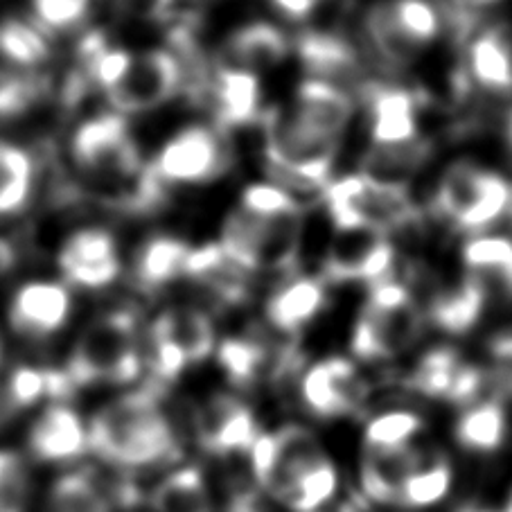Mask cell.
<instances>
[{
  "mask_svg": "<svg viewBox=\"0 0 512 512\" xmlns=\"http://www.w3.org/2000/svg\"><path fill=\"white\" fill-rule=\"evenodd\" d=\"M217 359L222 364L226 377L231 379V384L246 388L258 379L264 359H267V350L255 339L231 337L219 346Z\"/></svg>",
  "mask_w": 512,
  "mask_h": 512,
  "instance_id": "44",
  "label": "cell"
},
{
  "mask_svg": "<svg viewBox=\"0 0 512 512\" xmlns=\"http://www.w3.org/2000/svg\"><path fill=\"white\" fill-rule=\"evenodd\" d=\"M488 289L476 276H467L456 287L440 291L431 300L429 316L436 328L447 334H467L479 323Z\"/></svg>",
  "mask_w": 512,
  "mask_h": 512,
  "instance_id": "29",
  "label": "cell"
},
{
  "mask_svg": "<svg viewBox=\"0 0 512 512\" xmlns=\"http://www.w3.org/2000/svg\"><path fill=\"white\" fill-rule=\"evenodd\" d=\"M174 0H118V7L125 14L140 21H163L170 16Z\"/></svg>",
  "mask_w": 512,
  "mask_h": 512,
  "instance_id": "50",
  "label": "cell"
},
{
  "mask_svg": "<svg viewBox=\"0 0 512 512\" xmlns=\"http://www.w3.org/2000/svg\"><path fill=\"white\" fill-rule=\"evenodd\" d=\"M339 488L337 467L328 456L316 461L310 470H305L291 485L282 503L294 512H316L328 503Z\"/></svg>",
  "mask_w": 512,
  "mask_h": 512,
  "instance_id": "39",
  "label": "cell"
},
{
  "mask_svg": "<svg viewBox=\"0 0 512 512\" xmlns=\"http://www.w3.org/2000/svg\"><path fill=\"white\" fill-rule=\"evenodd\" d=\"M91 454L122 472L149 470L179 458V440L156 388H138L102 404L88 420Z\"/></svg>",
  "mask_w": 512,
  "mask_h": 512,
  "instance_id": "1",
  "label": "cell"
},
{
  "mask_svg": "<svg viewBox=\"0 0 512 512\" xmlns=\"http://www.w3.org/2000/svg\"><path fill=\"white\" fill-rule=\"evenodd\" d=\"M300 217L267 219L237 208L222 228L224 253L244 271H287L296 264Z\"/></svg>",
  "mask_w": 512,
  "mask_h": 512,
  "instance_id": "8",
  "label": "cell"
},
{
  "mask_svg": "<svg viewBox=\"0 0 512 512\" xmlns=\"http://www.w3.org/2000/svg\"><path fill=\"white\" fill-rule=\"evenodd\" d=\"M436 208L461 231H485L506 215L512 217V185L479 165L454 163L438 183Z\"/></svg>",
  "mask_w": 512,
  "mask_h": 512,
  "instance_id": "7",
  "label": "cell"
},
{
  "mask_svg": "<svg viewBox=\"0 0 512 512\" xmlns=\"http://www.w3.org/2000/svg\"><path fill=\"white\" fill-rule=\"evenodd\" d=\"M37 185V165L21 145L0 138V219L28 208Z\"/></svg>",
  "mask_w": 512,
  "mask_h": 512,
  "instance_id": "31",
  "label": "cell"
},
{
  "mask_svg": "<svg viewBox=\"0 0 512 512\" xmlns=\"http://www.w3.org/2000/svg\"><path fill=\"white\" fill-rule=\"evenodd\" d=\"M264 154L269 174L285 192H323L328 188L339 140L325 138L307 129L291 109L262 113Z\"/></svg>",
  "mask_w": 512,
  "mask_h": 512,
  "instance_id": "3",
  "label": "cell"
},
{
  "mask_svg": "<svg viewBox=\"0 0 512 512\" xmlns=\"http://www.w3.org/2000/svg\"><path fill=\"white\" fill-rule=\"evenodd\" d=\"M508 420L499 402H481L467 409L456 422V438L472 452H494L506 438Z\"/></svg>",
  "mask_w": 512,
  "mask_h": 512,
  "instance_id": "36",
  "label": "cell"
},
{
  "mask_svg": "<svg viewBox=\"0 0 512 512\" xmlns=\"http://www.w3.org/2000/svg\"><path fill=\"white\" fill-rule=\"evenodd\" d=\"M143 355L138 323L131 312H109L91 321L70 352L64 375L73 388L93 384L125 386L138 379Z\"/></svg>",
  "mask_w": 512,
  "mask_h": 512,
  "instance_id": "4",
  "label": "cell"
},
{
  "mask_svg": "<svg viewBox=\"0 0 512 512\" xmlns=\"http://www.w3.org/2000/svg\"><path fill=\"white\" fill-rule=\"evenodd\" d=\"M470 75L474 82L494 93L512 91V48L501 30H485L472 41Z\"/></svg>",
  "mask_w": 512,
  "mask_h": 512,
  "instance_id": "34",
  "label": "cell"
},
{
  "mask_svg": "<svg viewBox=\"0 0 512 512\" xmlns=\"http://www.w3.org/2000/svg\"><path fill=\"white\" fill-rule=\"evenodd\" d=\"M271 3L276 5L278 12L289 16V19L300 21L314 12V7L319 5V0H271Z\"/></svg>",
  "mask_w": 512,
  "mask_h": 512,
  "instance_id": "51",
  "label": "cell"
},
{
  "mask_svg": "<svg viewBox=\"0 0 512 512\" xmlns=\"http://www.w3.org/2000/svg\"><path fill=\"white\" fill-rule=\"evenodd\" d=\"M449 488H452V465L447 463V458L436 456L427 461L422 456L416 470L411 472L409 479L402 485L400 501L397 503L409 508L434 506V503L445 499Z\"/></svg>",
  "mask_w": 512,
  "mask_h": 512,
  "instance_id": "37",
  "label": "cell"
},
{
  "mask_svg": "<svg viewBox=\"0 0 512 512\" xmlns=\"http://www.w3.org/2000/svg\"><path fill=\"white\" fill-rule=\"evenodd\" d=\"M289 43L276 25L271 23H251L237 30L228 41L226 52L228 66H237L258 75V70H269L278 66L287 57Z\"/></svg>",
  "mask_w": 512,
  "mask_h": 512,
  "instance_id": "27",
  "label": "cell"
},
{
  "mask_svg": "<svg viewBox=\"0 0 512 512\" xmlns=\"http://www.w3.org/2000/svg\"><path fill=\"white\" fill-rule=\"evenodd\" d=\"M156 179L167 185H199L226 172L228 152L213 129L188 127L158 149L152 163Z\"/></svg>",
  "mask_w": 512,
  "mask_h": 512,
  "instance_id": "12",
  "label": "cell"
},
{
  "mask_svg": "<svg viewBox=\"0 0 512 512\" xmlns=\"http://www.w3.org/2000/svg\"><path fill=\"white\" fill-rule=\"evenodd\" d=\"M463 262L485 289L512 300V240L503 235H481L463 246Z\"/></svg>",
  "mask_w": 512,
  "mask_h": 512,
  "instance_id": "30",
  "label": "cell"
},
{
  "mask_svg": "<svg viewBox=\"0 0 512 512\" xmlns=\"http://www.w3.org/2000/svg\"><path fill=\"white\" fill-rule=\"evenodd\" d=\"M185 278L206 287L224 305H242L251 291V273L228 258L219 244L190 249Z\"/></svg>",
  "mask_w": 512,
  "mask_h": 512,
  "instance_id": "23",
  "label": "cell"
},
{
  "mask_svg": "<svg viewBox=\"0 0 512 512\" xmlns=\"http://www.w3.org/2000/svg\"><path fill=\"white\" fill-rule=\"evenodd\" d=\"M420 461L422 454L413 447L366 449L361 461V488L377 503H397L402 485Z\"/></svg>",
  "mask_w": 512,
  "mask_h": 512,
  "instance_id": "24",
  "label": "cell"
},
{
  "mask_svg": "<svg viewBox=\"0 0 512 512\" xmlns=\"http://www.w3.org/2000/svg\"><path fill=\"white\" fill-rule=\"evenodd\" d=\"M289 109L307 129L332 140H341L352 120L350 95L341 86L314 77L298 86L296 100Z\"/></svg>",
  "mask_w": 512,
  "mask_h": 512,
  "instance_id": "21",
  "label": "cell"
},
{
  "mask_svg": "<svg viewBox=\"0 0 512 512\" xmlns=\"http://www.w3.org/2000/svg\"><path fill=\"white\" fill-rule=\"evenodd\" d=\"M420 332L422 312L411 291L402 282L386 278L370 287L352 334V352L368 361L391 359L411 348Z\"/></svg>",
  "mask_w": 512,
  "mask_h": 512,
  "instance_id": "5",
  "label": "cell"
},
{
  "mask_svg": "<svg viewBox=\"0 0 512 512\" xmlns=\"http://www.w3.org/2000/svg\"><path fill=\"white\" fill-rule=\"evenodd\" d=\"M431 154H434V147L420 138L404 145L373 147L361 161V174L377 183L406 188V181L429 161Z\"/></svg>",
  "mask_w": 512,
  "mask_h": 512,
  "instance_id": "32",
  "label": "cell"
},
{
  "mask_svg": "<svg viewBox=\"0 0 512 512\" xmlns=\"http://www.w3.org/2000/svg\"><path fill=\"white\" fill-rule=\"evenodd\" d=\"M467 5H492V3H497V0H465Z\"/></svg>",
  "mask_w": 512,
  "mask_h": 512,
  "instance_id": "54",
  "label": "cell"
},
{
  "mask_svg": "<svg viewBox=\"0 0 512 512\" xmlns=\"http://www.w3.org/2000/svg\"><path fill=\"white\" fill-rule=\"evenodd\" d=\"M490 355L499 359L501 364H512V328L501 330L490 339Z\"/></svg>",
  "mask_w": 512,
  "mask_h": 512,
  "instance_id": "52",
  "label": "cell"
},
{
  "mask_svg": "<svg viewBox=\"0 0 512 512\" xmlns=\"http://www.w3.org/2000/svg\"><path fill=\"white\" fill-rule=\"evenodd\" d=\"M298 57L314 79L339 86L341 79L355 82L361 73L355 48L330 32H305L296 41Z\"/></svg>",
  "mask_w": 512,
  "mask_h": 512,
  "instance_id": "25",
  "label": "cell"
},
{
  "mask_svg": "<svg viewBox=\"0 0 512 512\" xmlns=\"http://www.w3.org/2000/svg\"><path fill=\"white\" fill-rule=\"evenodd\" d=\"M0 52L16 68L34 73V68L48 59L50 43L37 25L12 19L0 23Z\"/></svg>",
  "mask_w": 512,
  "mask_h": 512,
  "instance_id": "38",
  "label": "cell"
},
{
  "mask_svg": "<svg viewBox=\"0 0 512 512\" xmlns=\"http://www.w3.org/2000/svg\"><path fill=\"white\" fill-rule=\"evenodd\" d=\"M461 357L452 348H434L418 361L413 373L406 379L413 391L429 397H447L454 377L461 368Z\"/></svg>",
  "mask_w": 512,
  "mask_h": 512,
  "instance_id": "42",
  "label": "cell"
},
{
  "mask_svg": "<svg viewBox=\"0 0 512 512\" xmlns=\"http://www.w3.org/2000/svg\"><path fill=\"white\" fill-rule=\"evenodd\" d=\"M215 348V328L194 307H172L149 328V370L158 382H174L185 368L206 359Z\"/></svg>",
  "mask_w": 512,
  "mask_h": 512,
  "instance_id": "9",
  "label": "cell"
},
{
  "mask_svg": "<svg viewBox=\"0 0 512 512\" xmlns=\"http://www.w3.org/2000/svg\"><path fill=\"white\" fill-rule=\"evenodd\" d=\"M325 285L319 278H296L282 285L267 303V319L282 334H298L325 307Z\"/></svg>",
  "mask_w": 512,
  "mask_h": 512,
  "instance_id": "26",
  "label": "cell"
},
{
  "mask_svg": "<svg viewBox=\"0 0 512 512\" xmlns=\"http://www.w3.org/2000/svg\"><path fill=\"white\" fill-rule=\"evenodd\" d=\"M194 429L199 445L215 456L251 452L260 436L249 406L231 395L208 397L199 406Z\"/></svg>",
  "mask_w": 512,
  "mask_h": 512,
  "instance_id": "17",
  "label": "cell"
},
{
  "mask_svg": "<svg viewBox=\"0 0 512 512\" xmlns=\"http://www.w3.org/2000/svg\"><path fill=\"white\" fill-rule=\"evenodd\" d=\"M41 97V77L16 68L0 52V118L28 111Z\"/></svg>",
  "mask_w": 512,
  "mask_h": 512,
  "instance_id": "43",
  "label": "cell"
},
{
  "mask_svg": "<svg viewBox=\"0 0 512 512\" xmlns=\"http://www.w3.org/2000/svg\"><path fill=\"white\" fill-rule=\"evenodd\" d=\"M46 512H116V503L91 472L70 470L52 481Z\"/></svg>",
  "mask_w": 512,
  "mask_h": 512,
  "instance_id": "33",
  "label": "cell"
},
{
  "mask_svg": "<svg viewBox=\"0 0 512 512\" xmlns=\"http://www.w3.org/2000/svg\"><path fill=\"white\" fill-rule=\"evenodd\" d=\"M366 32L375 50L391 66H409L418 57L420 48L404 37L400 25L395 23L391 3H377L366 16Z\"/></svg>",
  "mask_w": 512,
  "mask_h": 512,
  "instance_id": "40",
  "label": "cell"
},
{
  "mask_svg": "<svg viewBox=\"0 0 512 512\" xmlns=\"http://www.w3.org/2000/svg\"><path fill=\"white\" fill-rule=\"evenodd\" d=\"M34 479L30 465L14 449L0 447V512H30Z\"/></svg>",
  "mask_w": 512,
  "mask_h": 512,
  "instance_id": "41",
  "label": "cell"
},
{
  "mask_svg": "<svg viewBox=\"0 0 512 512\" xmlns=\"http://www.w3.org/2000/svg\"><path fill=\"white\" fill-rule=\"evenodd\" d=\"M70 391L73 386L64 373L10 366L0 355V429H5L19 413L37 404L41 397H64Z\"/></svg>",
  "mask_w": 512,
  "mask_h": 512,
  "instance_id": "20",
  "label": "cell"
},
{
  "mask_svg": "<svg viewBox=\"0 0 512 512\" xmlns=\"http://www.w3.org/2000/svg\"><path fill=\"white\" fill-rule=\"evenodd\" d=\"M240 208L246 213L267 217V219H285L300 217L298 201L289 192L278 188L276 183H253L242 194Z\"/></svg>",
  "mask_w": 512,
  "mask_h": 512,
  "instance_id": "47",
  "label": "cell"
},
{
  "mask_svg": "<svg viewBox=\"0 0 512 512\" xmlns=\"http://www.w3.org/2000/svg\"><path fill=\"white\" fill-rule=\"evenodd\" d=\"M395 23L416 48H425L440 32V12L429 0H388Z\"/></svg>",
  "mask_w": 512,
  "mask_h": 512,
  "instance_id": "46",
  "label": "cell"
},
{
  "mask_svg": "<svg viewBox=\"0 0 512 512\" xmlns=\"http://www.w3.org/2000/svg\"><path fill=\"white\" fill-rule=\"evenodd\" d=\"M183 88V68L172 50L154 48L131 52L125 70L107 93L113 113L138 116L156 111Z\"/></svg>",
  "mask_w": 512,
  "mask_h": 512,
  "instance_id": "10",
  "label": "cell"
},
{
  "mask_svg": "<svg viewBox=\"0 0 512 512\" xmlns=\"http://www.w3.org/2000/svg\"><path fill=\"white\" fill-rule=\"evenodd\" d=\"M152 512H213L206 481L197 467H179L149 494Z\"/></svg>",
  "mask_w": 512,
  "mask_h": 512,
  "instance_id": "35",
  "label": "cell"
},
{
  "mask_svg": "<svg viewBox=\"0 0 512 512\" xmlns=\"http://www.w3.org/2000/svg\"><path fill=\"white\" fill-rule=\"evenodd\" d=\"M366 395L357 368L343 357L319 361L300 382V397L319 418L348 416Z\"/></svg>",
  "mask_w": 512,
  "mask_h": 512,
  "instance_id": "18",
  "label": "cell"
},
{
  "mask_svg": "<svg viewBox=\"0 0 512 512\" xmlns=\"http://www.w3.org/2000/svg\"><path fill=\"white\" fill-rule=\"evenodd\" d=\"M190 246L172 235H161L140 246L134 260L136 285L145 291H158L185 276Z\"/></svg>",
  "mask_w": 512,
  "mask_h": 512,
  "instance_id": "28",
  "label": "cell"
},
{
  "mask_svg": "<svg viewBox=\"0 0 512 512\" xmlns=\"http://www.w3.org/2000/svg\"><path fill=\"white\" fill-rule=\"evenodd\" d=\"M57 267L75 287L104 289L113 285L122 271L116 237L104 228H82L59 249Z\"/></svg>",
  "mask_w": 512,
  "mask_h": 512,
  "instance_id": "14",
  "label": "cell"
},
{
  "mask_svg": "<svg viewBox=\"0 0 512 512\" xmlns=\"http://www.w3.org/2000/svg\"><path fill=\"white\" fill-rule=\"evenodd\" d=\"M91 0H32L37 28L43 32H66L84 21Z\"/></svg>",
  "mask_w": 512,
  "mask_h": 512,
  "instance_id": "48",
  "label": "cell"
},
{
  "mask_svg": "<svg viewBox=\"0 0 512 512\" xmlns=\"http://www.w3.org/2000/svg\"><path fill=\"white\" fill-rule=\"evenodd\" d=\"M465 512H483V510H465Z\"/></svg>",
  "mask_w": 512,
  "mask_h": 512,
  "instance_id": "56",
  "label": "cell"
},
{
  "mask_svg": "<svg viewBox=\"0 0 512 512\" xmlns=\"http://www.w3.org/2000/svg\"><path fill=\"white\" fill-rule=\"evenodd\" d=\"M210 95L222 129H237L262 118L260 82L251 70L224 64L210 82Z\"/></svg>",
  "mask_w": 512,
  "mask_h": 512,
  "instance_id": "22",
  "label": "cell"
},
{
  "mask_svg": "<svg viewBox=\"0 0 512 512\" xmlns=\"http://www.w3.org/2000/svg\"><path fill=\"white\" fill-rule=\"evenodd\" d=\"M28 452L43 465H73L91 452L88 422L64 402L46 406L28 429Z\"/></svg>",
  "mask_w": 512,
  "mask_h": 512,
  "instance_id": "15",
  "label": "cell"
},
{
  "mask_svg": "<svg viewBox=\"0 0 512 512\" xmlns=\"http://www.w3.org/2000/svg\"><path fill=\"white\" fill-rule=\"evenodd\" d=\"M370 136L375 147L404 145L418 140V100L400 86L366 84Z\"/></svg>",
  "mask_w": 512,
  "mask_h": 512,
  "instance_id": "19",
  "label": "cell"
},
{
  "mask_svg": "<svg viewBox=\"0 0 512 512\" xmlns=\"http://www.w3.org/2000/svg\"><path fill=\"white\" fill-rule=\"evenodd\" d=\"M328 213L337 231H375L386 235L418 219V208L400 185H386L364 174L343 176L323 190Z\"/></svg>",
  "mask_w": 512,
  "mask_h": 512,
  "instance_id": "6",
  "label": "cell"
},
{
  "mask_svg": "<svg viewBox=\"0 0 512 512\" xmlns=\"http://www.w3.org/2000/svg\"><path fill=\"white\" fill-rule=\"evenodd\" d=\"M483 382H485V375L481 368L461 364V368H458V373L454 377V384L447 393V400L454 404H470L479 397Z\"/></svg>",
  "mask_w": 512,
  "mask_h": 512,
  "instance_id": "49",
  "label": "cell"
},
{
  "mask_svg": "<svg viewBox=\"0 0 512 512\" xmlns=\"http://www.w3.org/2000/svg\"><path fill=\"white\" fill-rule=\"evenodd\" d=\"M508 143L512 147V113H510V118H508Z\"/></svg>",
  "mask_w": 512,
  "mask_h": 512,
  "instance_id": "55",
  "label": "cell"
},
{
  "mask_svg": "<svg viewBox=\"0 0 512 512\" xmlns=\"http://www.w3.org/2000/svg\"><path fill=\"white\" fill-rule=\"evenodd\" d=\"M510 501H512V499H510Z\"/></svg>",
  "mask_w": 512,
  "mask_h": 512,
  "instance_id": "57",
  "label": "cell"
},
{
  "mask_svg": "<svg viewBox=\"0 0 512 512\" xmlns=\"http://www.w3.org/2000/svg\"><path fill=\"white\" fill-rule=\"evenodd\" d=\"M73 298L64 282L32 280L16 289L7 319L10 328L23 339H48L70 319Z\"/></svg>",
  "mask_w": 512,
  "mask_h": 512,
  "instance_id": "16",
  "label": "cell"
},
{
  "mask_svg": "<svg viewBox=\"0 0 512 512\" xmlns=\"http://www.w3.org/2000/svg\"><path fill=\"white\" fill-rule=\"evenodd\" d=\"M395 262L393 244L375 231H339L323 262L325 278L332 282H370L388 278Z\"/></svg>",
  "mask_w": 512,
  "mask_h": 512,
  "instance_id": "13",
  "label": "cell"
},
{
  "mask_svg": "<svg viewBox=\"0 0 512 512\" xmlns=\"http://www.w3.org/2000/svg\"><path fill=\"white\" fill-rule=\"evenodd\" d=\"M16 267V249L12 242H7L5 237H0V278H5L7 273H12Z\"/></svg>",
  "mask_w": 512,
  "mask_h": 512,
  "instance_id": "53",
  "label": "cell"
},
{
  "mask_svg": "<svg viewBox=\"0 0 512 512\" xmlns=\"http://www.w3.org/2000/svg\"><path fill=\"white\" fill-rule=\"evenodd\" d=\"M323 447L310 429L287 425L276 434H262L251 447V470L260 488L280 501L305 470L321 461Z\"/></svg>",
  "mask_w": 512,
  "mask_h": 512,
  "instance_id": "11",
  "label": "cell"
},
{
  "mask_svg": "<svg viewBox=\"0 0 512 512\" xmlns=\"http://www.w3.org/2000/svg\"><path fill=\"white\" fill-rule=\"evenodd\" d=\"M70 156L77 172L93 185L122 190L120 201L134 210H152L165 199V185L156 179L152 167L143 165L140 149L120 113L84 120L70 138Z\"/></svg>",
  "mask_w": 512,
  "mask_h": 512,
  "instance_id": "2",
  "label": "cell"
},
{
  "mask_svg": "<svg viewBox=\"0 0 512 512\" xmlns=\"http://www.w3.org/2000/svg\"><path fill=\"white\" fill-rule=\"evenodd\" d=\"M422 418L411 411H388L368 422L364 431L366 449H402L411 447L420 434Z\"/></svg>",
  "mask_w": 512,
  "mask_h": 512,
  "instance_id": "45",
  "label": "cell"
}]
</instances>
